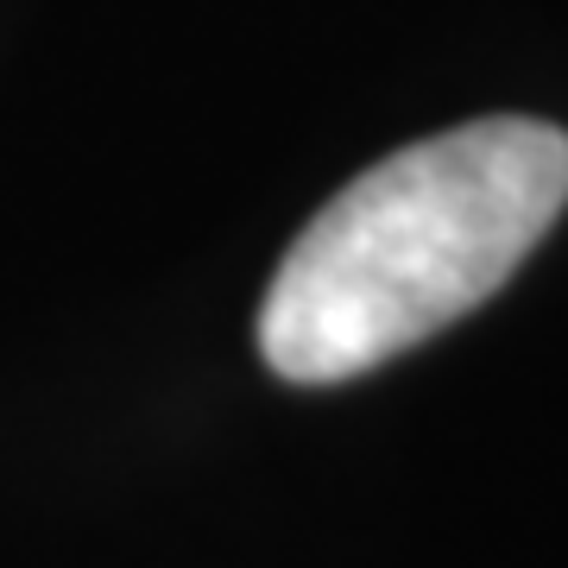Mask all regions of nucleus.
<instances>
[{"instance_id":"1","label":"nucleus","mask_w":568,"mask_h":568,"mask_svg":"<svg viewBox=\"0 0 568 568\" xmlns=\"http://www.w3.org/2000/svg\"><path fill=\"white\" fill-rule=\"evenodd\" d=\"M568 209V133L487 114L379 159L278 260L260 354L291 386H342L480 310Z\"/></svg>"}]
</instances>
